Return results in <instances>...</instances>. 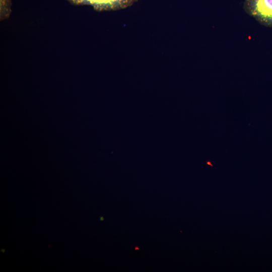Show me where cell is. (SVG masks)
<instances>
[{"instance_id": "1", "label": "cell", "mask_w": 272, "mask_h": 272, "mask_svg": "<svg viewBox=\"0 0 272 272\" xmlns=\"http://www.w3.org/2000/svg\"><path fill=\"white\" fill-rule=\"evenodd\" d=\"M248 14L260 22L272 26V0H245Z\"/></svg>"}, {"instance_id": "2", "label": "cell", "mask_w": 272, "mask_h": 272, "mask_svg": "<svg viewBox=\"0 0 272 272\" xmlns=\"http://www.w3.org/2000/svg\"><path fill=\"white\" fill-rule=\"evenodd\" d=\"M78 6L87 5L99 12L124 9L132 6L138 0H66Z\"/></svg>"}, {"instance_id": "3", "label": "cell", "mask_w": 272, "mask_h": 272, "mask_svg": "<svg viewBox=\"0 0 272 272\" xmlns=\"http://www.w3.org/2000/svg\"><path fill=\"white\" fill-rule=\"evenodd\" d=\"M12 6L11 0H0L1 21H3L10 17L12 12Z\"/></svg>"}]
</instances>
